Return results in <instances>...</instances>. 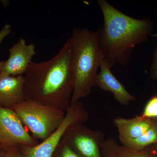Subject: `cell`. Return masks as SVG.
Masks as SVG:
<instances>
[{"label":"cell","mask_w":157,"mask_h":157,"mask_svg":"<svg viewBox=\"0 0 157 157\" xmlns=\"http://www.w3.org/2000/svg\"><path fill=\"white\" fill-rule=\"evenodd\" d=\"M71 46V66L74 90L71 105L86 98L95 87L103 60L98 30L75 28L69 38Z\"/></svg>","instance_id":"cell-3"},{"label":"cell","mask_w":157,"mask_h":157,"mask_svg":"<svg viewBox=\"0 0 157 157\" xmlns=\"http://www.w3.org/2000/svg\"><path fill=\"white\" fill-rule=\"evenodd\" d=\"M21 147L10 149L6 151L2 157H23Z\"/></svg>","instance_id":"cell-17"},{"label":"cell","mask_w":157,"mask_h":157,"mask_svg":"<svg viewBox=\"0 0 157 157\" xmlns=\"http://www.w3.org/2000/svg\"><path fill=\"white\" fill-rule=\"evenodd\" d=\"M89 118L88 112L82 102L71 105L61 124L53 134L35 146L21 147L23 157H52L69 127L74 124L84 123Z\"/></svg>","instance_id":"cell-5"},{"label":"cell","mask_w":157,"mask_h":157,"mask_svg":"<svg viewBox=\"0 0 157 157\" xmlns=\"http://www.w3.org/2000/svg\"><path fill=\"white\" fill-rule=\"evenodd\" d=\"M12 109L37 140H45L58 128L64 119L63 110L24 101Z\"/></svg>","instance_id":"cell-4"},{"label":"cell","mask_w":157,"mask_h":157,"mask_svg":"<svg viewBox=\"0 0 157 157\" xmlns=\"http://www.w3.org/2000/svg\"><path fill=\"white\" fill-rule=\"evenodd\" d=\"M146 132L139 137L120 143L123 146L135 150H143L147 147L157 144V121Z\"/></svg>","instance_id":"cell-13"},{"label":"cell","mask_w":157,"mask_h":157,"mask_svg":"<svg viewBox=\"0 0 157 157\" xmlns=\"http://www.w3.org/2000/svg\"><path fill=\"white\" fill-rule=\"evenodd\" d=\"M140 116L143 118L157 120V96H153L147 101Z\"/></svg>","instance_id":"cell-15"},{"label":"cell","mask_w":157,"mask_h":157,"mask_svg":"<svg viewBox=\"0 0 157 157\" xmlns=\"http://www.w3.org/2000/svg\"><path fill=\"white\" fill-rule=\"evenodd\" d=\"M24 76H0V106L12 109L24 101Z\"/></svg>","instance_id":"cell-10"},{"label":"cell","mask_w":157,"mask_h":157,"mask_svg":"<svg viewBox=\"0 0 157 157\" xmlns=\"http://www.w3.org/2000/svg\"><path fill=\"white\" fill-rule=\"evenodd\" d=\"M102 157H153L143 150L128 148L113 137L106 138L101 147Z\"/></svg>","instance_id":"cell-12"},{"label":"cell","mask_w":157,"mask_h":157,"mask_svg":"<svg viewBox=\"0 0 157 157\" xmlns=\"http://www.w3.org/2000/svg\"><path fill=\"white\" fill-rule=\"evenodd\" d=\"M156 120L143 118L140 116L126 118L116 117L113 123L117 128L120 143L132 140L143 134L152 126Z\"/></svg>","instance_id":"cell-11"},{"label":"cell","mask_w":157,"mask_h":157,"mask_svg":"<svg viewBox=\"0 0 157 157\" xmlns=\"http://www.w3.org/2000/svg\"><path fill=\"white\" fill-rule=\"evenodd\" d=\"M52 156L56 157H81L73 149L63 137Z\"/></svg>","instance_id":"cell-14"},{"label":"cell","mask_w":157,"mask_h":157,"mask_svg":"<svg viewBox=\"0 0 157 157\" xmlns=\"http://www.w3.org/2000/svg\"><path fill=\"white\" fill-rule=\"evenodd\" d=\"M11 32V26L9 24H6L0 30V45L5 38L10 35Z\"/></svg>","instance_id":"cell-18"},{"label":"cell","mask_w":157,"mask_h":157,"mask_svg":"<svg viewBox=\"0 0 157 157\" xmlns=\"http://www.w3.org/2000/svg\"><path fill=\"white\" fill-rule=\"evenodd\" d=\"M36 45L20 38L9 50L6 61L0 62V76H18L25 73L36 54Z\"/></svg>","instance_id":"cell-8"},{"label":"cell","mask_w":157,"mask_h":157,"mask_svg":"<svg viewBox=\"0 0 157 157\" xmlns=\"http://www.w3.org/2000/svg\"><path fill=\"white\" fill-rule=\"evenodd\" d=\"M112 68L103 59L96 77L95 87L112 94L116 101L126 106L136 101V98L127 90L124 86L116 78L111 72Z\"/></svg>","instance_id":"cell-9"},{"label":"cell","mask_w":157,"mask_h":157,"mask_svg":"<svg viewBox=\"0 0 157 157\" xmlns=\"http://www.w3.org/2000/svg\"></svg>","instance_id":"cell-20"},{"label":"cell","mask_w":157,"mask_h":157,"mask_svg":"<svg viewBox=\"0 0 157 157\" xmlns=\"http://www.w3.org/2000/svg\"><path fill=\"white\" fill-rule=\"evenodd\" d=\"M39 143L29 134L16 113L0 106V147L8 150Z\"/></svg>","instance_id":"cell-6"},{"label":"cell","mask_w":157,"mask_h":157,"mask_svg":"<svg viewBox=\"0 0 157 157\" xmlns=\"http://www.w3.org/2000/svg\"><path fill=\"white\" fill-rule=\"evenodd\" d=\"M98 3L104 18L103 27L98 30L103 59L111 68L126 65L136 45L147 41L153 23L124 14L106 0Z\"/></svg>","instance_id":"cell-2"},{"label":"cell","mask_w":157,"mask_h":157,"mask_svg":"<svg viewBox=\"0 0 157 157\" xmlns=\"http://www.w3.org/2000/svg\"><path fill=\"white\" fill-rule=\"evenodd\" d=\"M6 150L4 149L2 147H0V157H2L4 154H5V153H6Z\"/></svg>","instance_id":"cell-19"},{"label":"cell","mask_w":157,"mask_h":157,"mask_svg":"<svg viewBox=\"0 0 157 157\" xmlns=\"http://www.w3.org/2000/svg\"><path fill=\"white\" fill-rule=\"evenodd\" d=\"M150 76L152 79L157 81V46L155 50L152 63L150 69Z\"/></svg>","instance_id":"cell-16"},{"label":"cell","mask_w":157,"mask_h":157,"mask_svg":"<svg viewBox=\"0 0 157 157\" xmlns=\"http://www.w3.org/2000/svg\"><path fill=\"white\" fill-rule=\"evenodd\" d=\"M70 39L52 58L32 62L25 73V100L67 112L71 105L74 80Z\"/></svg>","instance_id":"cell-1"},{"label":"cell","mask_w":157,"mask_h":157,"mask_svg":"<svg viewBox=\"0 0 157 157\" xmlns=\"http://www.w3.org/2000/svg\"><path fill=\"white\" fill-rule=\"evenodd\" d=\"M84 123L71 125L63 136L81 157H102L101 147L106 139L104 132L90 129Z\"/></svg>","instance_id":"cell-7"}]
</instances>
